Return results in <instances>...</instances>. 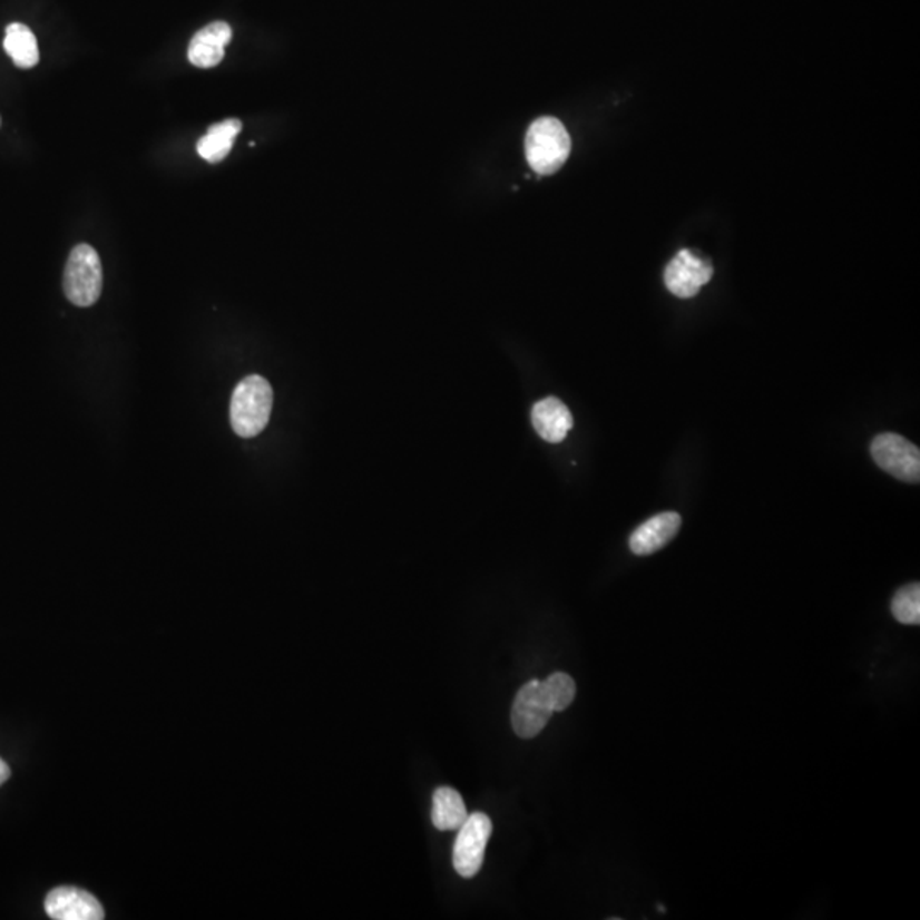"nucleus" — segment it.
I'll return each mask as SVG.
<instances>
[{"label": "nucleus", "instance_id": "obj_1", "mask_svg": "<svg viewBox=\"0 0 920 920\" xmlns=\"http://www.w3.org/2000/svg\"><path fill=\"white\" fill-rule=\"evenodd\" d=\"M272 385L262 375H249L234 389L231 424L243 439H253L265 430L272 414Z\"/></svg>", "mask_w": 920, "mask_h": 920}, {"label": "nucleus", "instance_id": "obj_2", "mask_svg": "<svg viewBox=\"0 0 920 920\" xmlns=\"http://www.w3.org/2000/svg\"><path fill=\"white\" fill-rule=\"evenodd\" d=\"M571 153V138L558 118L542 117L530 125L526 137V154L537 175H552Z\"/></svg>", "mask_w": 920, "mask_h": 920}, {"label": "nucleus", "instance_id": "obj_3", "mask_svg": "<svg viewBox=\"0 0 920 920\" xmlns=\"http://www.w3.org/2000/svg\"><path fill=\"white\" fill-rule=\"evenodd\" d=\"M63 291L77 307H91L102 291V266L98 251L79 244L70 251L63 273Z\"/></svg>", "mask_w": 920, "mask_h": 920}, {"label": "nucleus", "instance_id": "obj_4", "mask_svg": "<svg viewBox=\"0 0 920 920\" xmlns=\"http://www.w3.org/2000/svg\"><path fill=\"white\" fill-rule=\"evenodd\" d=\"M453 845V868L462 878H474L485 861L486 845L490 841L493 825L490 816L478 812L468 815L459 826Z\"/></svg>", "mask_w": 920, "mask_h": 920}, {"label": "nucleus", "instance_id": "obj_5", "mask_svg": "<svg viewBox=\"0 0 920 920\" xmlns=\"http://www.w3.org/2000/svg\"><path fill=\"white\" fill-rule=\"evenodd\" d=\"M871 456L883 471L906 482H919L920 452L897 433H881L871 443Z\"/></svg>", "mask_w": 920, "mask_h": 920}, {"label": "nucleus", "instance_id": "obj_6", "mask_svg": "<svg viewBox=\"0 0 920 920\" xmlns=\"http://www.w3.org/2000/svg\"><path fill=\"white\" fill-rule=\"evenodd\" d=\"M552 713L555 711L549 703L548 694L544 691L542 682H527L515 697L513 707H511L513 732L520 738H534L546 728Z\"/></svg>", "mask_w": 920, "mask_h": 920}, {"label": "nucleus", "instance_id": "obj_7", "mask_svg": "<svg viewBox=\"0 0 920 920\" xmlns=\"http://www.w3.org/2000/svg\"><path fill=\"white\" fill-rule=\"evenodd\" d=\"M713 276V266L693 251L684 249L672 260L665 270V285L675 297L691 298L699 294Z\"/></svg>", "mask_w": 920, "mask_h": 920}, {"label": "nucleus", "instance_id": "obj_8", "mask_svg": "<svg viewBox=\"0 0 920 920\" xmlns=\"http://www.w3.org/2000/svg\"><path fill=\"white\" fill-rule=\"evenodd\" d=\"M45 910L55 920H101L105 909L89 891L76 887H59L45 899Z\"/></svg>", "mask_w": 920, "mask_h": 920}, {"label": "nucleus", "instance_id": "obj_9", "mask_svg": "<svg viewBox=\"0 0 920 920\" xmlns=\"http://www.w3.org/2000/svg\"><path fill=\"white\" fill-rule=\"evenodd\" d=\"M681 526V515L675 511L655 515L633 532L629 539L630 551L636 556H648L664 549L677 536Z\"/></svg>", "mask_w": 920, "mask_h": 920}, {"label": "nucleus", "instance_id": "obj_10", "mask_svg": "<svg viewBox=\"0 0 920 920\" xmlns=\"http://www.w3.org/2000/svg\"><path fill=\"white\" fill-rule=\"evenodd\" d=\"M233 40V30L224 21L205 26L204 30L193 37L188 48L189 62L199 69H212L222 62L225 47Z\"/></svg>", "mask_w": 920, "mask_h": 920}, {"label": "nucleus", "instance_id": "obj_11", "mask_svg": "<svg viewBox=\"0 0 920 920\" xmlns=\"http://www.w3.org/2000/svg\"><path fill=\"white\" fill-rule=\"evenodd\" d=\"M532 424L540 439L549 443H559L571 430L572 417L565 402L558 398H546L534 407Z\"/></svg>", "mask_w": 920, "mask_h": 920}, {"label": "nucleus", "instance_id": "obj_12", "mask_svg": "<svg viewBox=\"0 0 920 920\" xmlns=\"http://www.w3.org/2000/svg\"><path fill=\"white\" fill-rule=\"evenodd\" d=\"M243 124L237 118H228L222 124L208 128V134L199 138L196 150L207 163H221L234 146V138L239 135Z\"/></svg>", "mask_w": 920, "mask_h": 920}, {"label": "nucleus", "instance_id": "obj_13", "mask_svg": "<svg viewBox=\"0 0 920 920\" xmlns=\"http://www.w3.org/2000/svg\"><path fill=\"white\" fill-rule=\"evenodd\" d=\"M468 819L464 800L453 787L442 786L433 793L431 822L442 832L459 829Z\"/></svg>", "mask_w": 920, "mask_h": 920}, {"label": "nucleus", "instance_id": "obj_14", "mask_svg": "<svg viewBox=\"0 0 920 920\" xmlns=\"http://www.w3.org/2000/svg\"><path fill=\"white\" fill-rule=\"evenodd\" d=\"M4 48L19 69H31L40 60L37 37L21 22H12L6 30Z\"/></svg>", "mask_w": 920, "mask_h": 920}, {"label": "nucleus", "instance_id": "obj_15", "mask_svg": "<svg viewBox=\"0 0 920 920\" xmlns=\"http://www.w3.org/2000/svg\"><path fill=\"white\" fill-rule=\"evenodd\" d=\"M891 613L899 623L907 624V626H917L920 623L919 584L907 585L897 591L891 600Z\"/></svg>", "mask_w": 920, "mask_h": 920}, {"label": "nucleus", "instance_id": "obj_16", "mask_svg": "<svg viewBox=\"0 0 920 920\" xmlns=\"http://www.w3.org/2000/svg\"><path fill=\"white\" fill-rule=\"evenodd\" d=\"M542 684L555 713L568 709L575 701V696H577V684L568 674H562V672H556Z\"/></svg>", "mask_w": 920, "mask_h": 920}, {"label": "nucleus", "instance_id": "obj_17", "mask_svg": "<svg viewBox=\"0 0 920 920\" xmlns=\"http://www.w3.org/2000/svg\"><path fill=\"white\" fill-rule=\"evenodd\" d=\"M9 777H11V769H9V765L0 758V786H2Z\"/></svg>", "mask_w": 920, "mask_h": 920}]
</instances>
